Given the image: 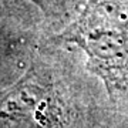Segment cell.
<instances>
[{"mask_svg":"<svg viewBox=\"0 0 128 128\" xmlns=\"http://www.w3.org/2000/svg\"><path fill=\"white\" fill-rule=\"evenodd\" d=\"M64 37L87 53L108 91L128 87V0H88Z\"/></svg>","mask_w":128,"mask_h":128,"instance_id":"obj_1","label":"cell"},{"mask_svg":"<svg viewBox=\"0 0 128 128\" xmlns=\"http://www.w3.org/2000/svg\"><path fill=\"white\" fill-rule=\"evenodd\" d=\"M37 6H40L46 13L50 14H61L66 9L64 0H33Z\"/></svg>","mask_w":128,"mask_h":128,"instance_id":"obj_2","label":"cell"}]
</instances>
